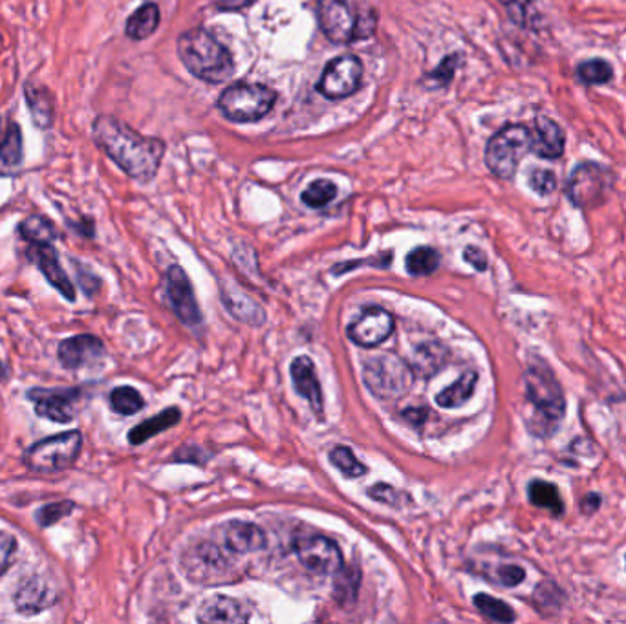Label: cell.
<instances>
[{
  "mask_svg": "<svg viewBox=\"0 0 626 624\" xmlns=\"http://www.w3.org/2000/svg\"><path fill=\"white\" fill-rule=\"evenodd\" d=\"M92 138L99 151L132 180L149 183L158 173L165 156V143L149 138L114 116H99L92 125Z\"/></svg>",
  "mask_w": 626,
  "mask_h": 624,
  "instance_id": "6da1fadb",
  "label": "cell"
},
{
  "mask_svg": "<svg viewBox=\"0 0 626 624\" xmlns=\"http://www.w3.org/2000/svg\"><path fill=\"white\" fill-rule=\"evenodd\" d=\"M178 57L193 76L206 83L218 85L235 74L229 50L204 28L189 30L178 37Z\"/></svg>",
  "mask_w": 626,
  "mask_h": 624,
  "instance_id": "7a4b0ae2",
  "label": "cell"
},
{
  "mask_svg": "<svg viewBox=\"0 0 626 624\" xmlns=\"http://www.w3.org/2000/svg\"><path fill=\"white\" fill-rule=\"evenodd\" d=\"M526 398L535 410L533 421H537L531 431L537 436H550L566 414V398L559 379L542 359L533 361L526 372Z\"/></svg>",
  "mask_w": 626,
  "mask_h": 624,
  "instance_id": "3957f363",
  "label": "cell"
},
{
  "mask_svg": "<svg viewBox=\"0 0 626 624\" xmlns=\"http://www.w3.org/2000/svg\"><path fill=\"white\" fill-rule=\"evenodd\" d=\"M81 447H83L81 432H61L33 443L32 447L24 452L22 460L32 473H61L76 463L81 454Z\"/></svg>",
  "mask_w": 626,
  "mask_h": 624,
  "instance_id": "277c9868",
  "label": "cell"
},
{
  "mask_svg": "<svg viewBox=\"0 0 626 624\" xmlns=\"http://www.w3.org/2000/svg\"><path fill=\"white\" fill-rule=\"evenodd\" d=\"M531 151V130L524 125H508L497 132L486 149V163L489 171L502 178L511 180L522 158Z\"/></svg>",
  "mask_w": 626,
  "mask_h": 624,
  "instance_id": "5b68a950",
  "label": "cell"
},
{
  "mask_svg": "<svg viewBox=\"0 0 626 624\" xmlns=\"http://www.w3.org/2000/svg\"><path fill=\"white\" fill-rule=\"evenodd\" d=\"M275 101L277 92L271 88L257 83H237L226 88V92L218 99V108L231 121L251 123L264 118Z\"/></svg>",
  "mask_w": 626,
  "mask_h": 624,
  "instance_id": "8992f818",
  "label": "cell"
},
{
  "mask_svg": "<svg viewBox=\"0 0 626 624\" xmlns=\"http://www.w3.org/2000/svg\"><path fill=\"white\" fill-rule=\"evenodd\" d=\"M363 381L368 390L381 399H398L411 388L414 376L411 366L394 356L368 359L363 368Z\"/></svg>",
  "mask_w": 626,
  "mask_h": 624,
  "instance_id": "52a82bcc",
  "label": "cell"
},
{
  "mask_svg": "<svg viewBox=\"0 0 626 624\" xmlns=\"http://www.w3.org/2000/svg\"><path fill=\"white\" fill-rule=\"evenodd\" d=\"M612 189V174L597 163L579 165L568 182V198L575 207L588 209L605 200Z\"/></svg>",
  "mask_w": 626,
  "mask_h": 624,
  "instance_id": "ba28073f",
  "label": "cell"
},
{
  "mask_svg": "<svg viewBox=\"0 0 626 624\" xmlns=\"http://www.w3.org/2000/svg\"><path fill=\"white\" fill-rule=\"evenodd\" d=\"M363 63L352 54L335 57L324 68L317 90L328 99H345L352 96L361 85Z\"/></svg>",
  "mask_w": 626,
  "mask_h": 624,
  "instance_id": "9c48e42d",
  "label": "cell"
},
{
  "mask_svg": "<svg viewBox=\"0 0 626 624\" xmlns=\"http://www.w3.org/2000/svg\"><path fill=\"white\" fill-rule=\"evenodd\" d=\"M28 399L35 403V414L54 423H70L76 418L81 401L79 388H33Z\"/></svg>",
  "mask_w": 626,
  "mask_h": 624,
  "instance_id": "30bf717a",
  "label": "cell"
},
{
  "mask_svg": "<svg viewBox=\"0 0 626 624\" xmlns=\"http://www.w3.org/2000/svg\"><path fill=\"white\" fill-rule=\"evenodd\" d=\"M295 553L308 570L321 575H335L343 568V553L330 538H299L295 542Z\"/></svg>",
  "mask_w": 626,
  "mask_h": 624,
  "instance_id": "8fae6325",
  "label": "cell"
},
{
  "mask_svg": "<svg viewBox=\"0 0 626 624\" xmlns=\"http://www.w3.org/2000/svg\"><path fill=\"white\" fill-rule=\"evenodd\" d=\"M394 330V317L383 308H367L348 326V337L363 348L378 346L389 339Z\"/></svg>",
  "mask_w": 626,
  "mask_h": 624,
  "instance_id": "7c38bea8",
  "label": "cell"
},
{
  "mask_svg": "<svg viewBox=\"0 0 626 624\" xmlns=\"http://www.w3.org/2000/svg\"><path fill=\"white\" fill-rule=\"evenodd\" d=\"M317 15L324 35L332 43L346 44L354 41L356 17L346 0H319Z\"/></svg>",
  "mask_w": 626,
  "mask_h": 624,
  "instance_id": "4fadbf2b",
  "label": "cell"
},
{
  "mask_svg": "<svg viewBox=\"0 0 626 624\" xmlns=\"http://www.w3.org/2000/svg\"><path fill=\"white\" fill-rule=\"evenodd\" d=\"M167 297L173 304L178 319L187 326H196L202 321V315L196 304L195 291L191 280L180 266H171L167 271Z\"/></svg>",
  "mask_w": 626,
  "mask_h": 624,
  "instance_id": "5bb4252c",
  "label": "cell"
},
{
  "mask_svg": "<svg viewBox=\"0 0 626 624\" xmlns=\"http://www.w3.org/2000/svg\"><path fill=\"white\" fill-rule=\"evenodd\" d=\"M105 356V345L96 335L81 334L68 337L59 345V361L68 370L94 365Z\"/></svg>",
  "mask_w": 626,
  "mask_h": 624,
  "instance_id": "9a60e30c",
  "label": "cell"
},
{
  "mask_svg": "<svg viewBox=\"0 0 626 624\" xmlns=\"http://www.w3.org/2000/svg\"><path fill=\"white\" fill-rule=\"evenodd\" d=\"M30 257L39 266V269L43 271L46 280L65 297L66 301H76V288H74L72 280L68 279L65 269L61 266L54 244L32 246L30 248Z\"/></svg>",
  "mask_w": 626,
  "mask_h": 624,
  "instance_id": "2e32d148",
  "label": "cell"
},
{
  "mask_svg": "<svg viewBox=\"0 0 626 624\" xmlns=\"http://www.w3.org/2000/svg\"><path fill=\"white\" fill-rule=\"evenodd\" d=\"M57 593L48 582L33 577L22 582L21 588L15 593V606L24 615L41 614L46 608L54 606Z\"/></svg>",
  "mask_w": 626,
  "mask_h": 624,
  "instance_id": "e0dca14e",
  "label": "cell"
},
{
  "mask_svg": "<svg viewBox=\"0 0 626 624\" xmlns=\"http://www.w3.org/2000/svg\"><path fill=\"white\" fill-rule=\"evenodd\" d=\"M290 372H292L295 390L304 399L310 401L312 409L317 414H321L323 412V390H321L319 377L315 374V366H313L312 359L306 356L295 357Z\"/></svg>",
  "mask_w": 626,
  "mask_h": 624,
  "instance_id": "ac0fdd59",
  "label": "cell"
},
{
  "mask_svg": "<svg viewBox=\"0 0 626 624\" xmlns=\"http://www.w3.org/2000/svg\"><path fill=\"white\" fill-rule=\"evenodd\" d=\"M24 97L28 103L33 125L41 130L52 129L55 121V103L52 92L43 85L26 83L24 85Z\"/></svg>",
  "mask_w": 626,
  "mask_h": 624,
  "instance_id": "d6986e66",
  "label": "cell"
},
{
  "mask_svg": "<svg viewBox=\"0 0 626 624\" xmlns=\"http://www.w3.org/2000/svg\"><path fill=\"white\" fill-rule=\"evenodd\" d=\"M198 621L200 623H248L249 614L235 599L218 595L202 604L198 612Z\"/></svg>",
  "mask_w": 626,
  "mask_h": 624,
  "instance_id": "ffe728a7",
  "label": "cell"
},
{
  "mask_svg": "<svg viewBox=\"0 0 626 624\" xmlns=\"http://www.w3.org/2000/svg\"><path fill=\"white\" fill-rule=\"evenodd\" d=\"M531 151L548 160H555L562 156L564 134H562L561 127L551 119H537L535 130L531 132Z\"/></svg>",
  "mask_w": 626,
  "mask_h": 624,
  "instance_id": "44dd1931",
  "label": "cell"
},
{
  "mask_svg": "<svg viewBox=\"0 0 626 624\" xmlns=\"http://www.w3.org/2000/svg\"><path fill=\"white\" fill-rule=\"evenodd\" d=\"M24 163V140L17 123H10L8 132L0 141V178H11L21 171Z\"/></svg>",
  "mask_w": 626,
  "mask_h": 624,
  "instance_id": "7402d4cb",
  "label": "cell"
},
{
  "mask_svg": "<svg viewBox=\"0 0 626 624\" xmlns=\"http://www.w3.org/2000/svg\"><path fill=\"white\" fill-rule=\"evenodd\" d=\"M226 546L235 553H255L266 546V535L255 524L231 522L226 528Z\"/></svg>",
  "mask_w": 626,
  "mask_h": 624,
  "instance_id": "603a6c76",
  "label": "cell"
},
{
  "mask_svg": "<svg viewBox=\"0 0 626 624\" xmlns=\"http://www.w3.org/2000/svg\"><path fill=\"white\" fill-rule=\"evenodd\" d=\"M160 26V8L156 4H143L134 11L125 24V33L132 41H143L151 37L152 33Z\"/></svg>",
  "mask_w": 626,
  "mask_h": 624,
  "instance_id": "cb8c5ba5",
  "label": "cell"
},
{
  "mask_svg": "<svg viewBox=\"0 0 626 624\" xmlns=\"http://www.w3.org/2000/svg\"><path fill=\"white\" fill-rule=\"evenodd\" d=\"M182 420V414L178 409H167L156 414L151 420L143 421L140 425H136L129 432V442L132 445H141V443L151 440L154 436H158L160 432L167 431L174 427L178 421Z\"/></svg>",
  "mask_w": 626,
  "mask_h": 624,
  "instance_id": "d4e9b609",
  "label": "cell"
},
{
  "mask_svg": "<svg viewBox=\"0 0 626 624\" xmlns=\"http://www.w3.org/2000/svg\"><path fill=\"white\" fill-rule=\"evenodd\" d=\"M476 383H478V374L473 370L465 372L464 376L460 377L456 383L445 388L436 396V403L442 409H458L464 405L465 401L473 398Z\"/></svg>",
  "mask_w": 626,
  "mask_h": 624,
  "instance_id": "484cf974",
  "label": "cell"
},
{
  "mask_svg": "<svg viewBox=\"0 0 626 624\" xmlns=\"http://www.w3.org/2000/svg\"><path fill=\"white\" fill-rule=\"evenodd\" d=\"M19 235L32 246L54 244L55 238L59 237L54 222L43 215H32L24 218L21 226H19Z\"/></svg>",
  "mask_w": 626,
  "mask_h": 624,
  "instance_id": "4316f807",
  "label": "cell"
},
{
  "mask_svg": "<svg viewBox=\"0 0 626 624\" xmlns=\"http://www.w3.org/2000/svg\"><path fill=\"white\" fill-rule=\"evenodd\" d=\"M529 502L533 506L540 507L550 511L553 517H561L564 513V502H562L561 493L555 485L544 480H533L528 485Z\"/></svg>",
  "mask_w": 626,
  "mask_h": 624,
  "instance_id": "83f0119b",
  "label": "cell"
},
{
  "mask_svg": "<svg viewBox=\"0 0 626 624\" xmlns=\"http://www.w3.org/2000/svg\"><path fill=\"white\" fill-rule=\"evenodd\" d=\"M222 297H224L227 310L231 315H235V319L238 321H244L248 324L264 323V310L253 299L246 297L244 293L224 291Z\"/></svg>",
  "mask_w": 626,
  "mask_h": 624,
  "instance_id": "f1b7e54d",
  "label": "cell"
},
{
  "mask_svg": "<svg viewBox=\"0 0 626 624\" xmlns=\"http://www.w3.org/2000/svg\"><path fill=\"white\" fill-rule=\"evenodd\" d=\"M361 584V570L357 566H343L335 573L334 597L341 606H352L357 601Z\"/></svg>",
  "mask_w": 626,
  "mask_h": 624,
  "instance_id": "f546056e",
  "label": "cell"
},
{
  "mask_svg": "<svg viewBox=\"0 0 626 624\" xmlns=\"http://www.w3.org/2000/svg\"><path fill=\"white\" fill-rule=\"evenodd\" d=\"M478 612L482 615H486L487 619L495 621V623H513L517 619V615L513 612V608L509 604L495 599L487 593H478L473 599Z\"/></svg>",
  "mask_w": 626,
  "mask_h": 624,
  "instance_id": "4dcf8cb0",
  "label": "cell"
},
{
  "mask_svg": "<svg viewBox=\"0 0 626 624\" xmlns=\"http://www.w3.org/2000/svg\"><path fill=\"white\" fill-rule=\"evenodd\" d=\"M405 266H407V271L416 277L431 275L440 268V255L436 249L416 248L407 255Z\"/></svg>",
  "mask_w": 626,
  "mask_h": 624,
  "instance_id": "1f68e13d",
  "label": "cell"
},
{
  "mask_svg": "<svg viewBox=\"0 0 626 624\" xmlns=\"http://www.w3.org/2000/svg\"><path fill=\"white\" fill-rule=\"evenodd\" d=\"M145 401L140 392L132 387H118L110 392V407L121 416H132L143 409Z\"/></svg>",
  "mask_w": 626,
  "mask_h": 624,
  "instance_id": "d6a6232c",
  "label": "cell"
},
{
  "mask_svg": "<svg viewBox=\"0 0 626 624\" xmlns=\"http://www.w3.org/2000/svg\"><path fill=\"white\" fill-rule=\"evenodd\" d=\"M337 196V187L330 180H315L306 187L303 196V204L312 207V209H321L326 207Z\"/></svg>",
  "mask_w": 626,
  "mask_h": 624,
  "instance_id": "836d02e7",
  "label": "cell"
},
{
  "mask_svg": "<svg viewBox=\"0 0 626 624\" xmlns=\"http://www.w3.org/2000/svg\"><path fill=\"white\" fill-rule=\"evenodd\" d=\"M330 462L348 478H359L367 473V467L357 460L354 452L345 445H337L330 451Z\"/></svg>",
  "mask_w": 626,
  "mask_h": 624,
  "instance_id": "e575fe53",
  "label": "cell"
},
{
  "mask_svg": "<svg viewBox=\"0 0 626 624\" xmlns=\"http://www.w3.org/2000/svg\"><path fill=\"white\" fill-rule=\"evenodd\" d=\"M612 74H614L612 66L601 59L586 61L577 68V76L588 85H605L612 79Z\"/></svg>",
  "mask_w": 626,
  "mask_h": 624,
  "instance_id": "d590c367",
  "label": "cell"
},
{
  "mask_svg": "<svg viewBox=\"0 0 626 624\" xmlns=\"http://www.w3.org/2000/svg\"><path fill=\"white\" fill-rule=\"evenodd\" d=\"M76 509V504L70 500L63 502H54V504H46L35 513V520L39 522L41 528H52L57 522H61L63 518L72 515Z\"/></svg>",
  "mask_w": 626,
  "mask_h": 624,
  "instance_id": "8d00e7d4",
  "label": "cell"
},
{
  "mask_svg": "<svg viewBox=\"0 0 626 624\" xmlns=\"http://www.w3.org/2000/svg\"><path fill=\"white\" fill-rule=\"evenodd\" d=\"M458 59H460V55H449V57H445L436 70H432L431 74H427L423 85L427 88H432V90L447 87V85L453 81L454 72H456V68L460 65Z\"/></svg>",
  "mask_w": 626,
  "mask_h": 624,
  "instance_id": "74e56055",
  "label": "cell"
},
{
  "mask_svg": "<svg viewBox=\"0 0 626 624\" xmlns=\"http://www.w3.org/2000/svg\"><path fill=\"white\" fill-rule=\"evenodd\" d=\"M498 2L506 8L511 21L519 24L522 28L529 26V21H531V4H529V0H498Z\"/></svg>",
  "mask_w": 626,
  "mask_h": 624,
  "instance_id": "f35d334b",
  "label": "cell"
},
{
  "mask_svg": "<svg viewBox=\"0 0 626 624\" xmlns=\"http://www.w3.org/2000/svg\"><path fill=\"white\" fill-rule=\"evenodd\" d=\"M529 185H531V189H533L535 193L546 196V194H550L555 191V187H557V178H555V174L551 173V171H546V169H535V171L531 173V176H529Z\"/></svg>",
  "mask_w": 626,
  "mask_h": 624,
  "instance_id": "ab89813d",
  "label": "cell"
},
{
  "mask_svg": "<svg viewBox=\"0 0 626 624\" xmlns=\"http://www.w3.org/2000/svg\"><path fill=\"white\" fill-rule=\"evenodd\" d=\"M15 551H17V538L8 531H0V575L10 570Z\"/></svg>",
  "mask_w": 626,
  "mask_h": 624,
  "instance_id": "60d3db41",
  "label": "cell"
},
{
  "mask_svg": "<svg viewBox=\"0 0 626 624\" xmlns=\"http://www.w3.org/2000/svg\"><path fill=\"white\" fill-rule=\"evenodd\" d=\"M524 577H526V571L519 566H502L498 570V581L508 588L519 586L520 582L524 581Z\"/></svg>",
  "mask_w": 626,
  "mask_h": 624,
  "instance_id": "b9f144b4",
  "label": "cell"
},
{
  "mask_svg": "<svg viewBox=\"0 0 626 624\" xmlns=\"http://www.w3.org/2000/svg\"><path fill=\"white\" fill-rule=\"evenodd\" d=\"M368 496L374 498V500H378V502H383V504L398 506V496H400V493H396V489H392L390 485L378 484L368 491Z\"/></svg>",
  "mask_w": 626,
  "mask_h": 624,
  "instance_id": "7bdbcfd3",
  "label": "cell"
},
{
  "mask_svg": "<svg viewBox=\"0 0 626 624\" xmlns=\"http://www.w3.org/2000/svg\"><path fill=\"white\" fill-rule=\"evenodd\" d=\"M376 30V15L370 11L367 15H359L356 19V32H354V41L356 39H365L368 35H372Z\"/></svg>",
  "mask_w": 626,
  "mask_h": 624,
  "instance_id": "ee69618b",
  "label": "cell"
},
{
  "mask_svg": "<svg viewBox=\"0 0 626 624\" xmlns=\"http://www.w3.org/2000/svg\"><path fill=\"white\" fill-rule=\"evenodd\" d=\"M464 259L467 264H471L476 271H486L487 269V257L486 253L480 248L475 246H469L465 248Z\"/></svg>",
  "mask_w": 626,
  "mask_h": 624,
  "instance_id": "f6af8a7d",
  "label": "cell"
},
{
  "mask_svg": "<svg viewBox=\"0 0 626 624\" xmlns=\"http://www.w3.org/2000/svg\"><path fill=\"white\" fill-rule=\"evenodd\" d=\"M599 506H601V496L597 495V493H590V495L584 496L583 502H581L583 513H586V515L595 513Z\"/></svg>",
  "mask_w": 626,
  "mask_h": 624,
  "instance_id": "bcb514c9",
  "label": "cell"
},
{
  "mask_svg": "<svg viewBox=\"0 0 626 624\" xmlns=\"http://www.w3.org/2000/svg\"><path fill=\"white\" fill-rule=\"evenodd\" d=\"M255 0H218V8L226 11H237L253 4Z\"/></svg>",
  "mask_w": 626,
  "mask_h": 624,
  "instance_id": "7dc6e473",
  "label": "cell"
},
{
  "mask_svg": "<svg viewBox=\"0 0 626 624\" xmlns=\"http://www.w3.org/2000/svg\"><path fill=\"white\" fill-rule=\"evenodd\" d=\"M4 376H6V368H4V365L0 363V377H4Z\"/></svg>",
  "mask_w": 626,
  "mask_h": 624,
  "instance_id": "c3c4849f",
  "label": "cell"
}]
</instances>
